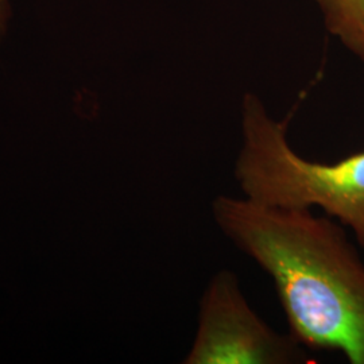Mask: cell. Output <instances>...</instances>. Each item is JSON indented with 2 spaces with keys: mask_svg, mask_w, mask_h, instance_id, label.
I'll return each mask as SVG.
<instances>
[{
  "mask_svg": "<svg viewBox=\"0 0 364 364\" xmlns=\"http://www.w3.org/2000/svg\"><path fill=\"white\" fill-rule=\"evenodd\" d=\"M212 219L273 282L289 333L308 351L364 364V262L347 228L313 209L216 196Z\"/></svg>",
  "mask_w": 364,
  "mask_h": 364,
  "instance_id": "cell-1",
  "label": "cell"
},
{
  "mask_svg": "<svg viewBox=\"0 0 364 364\" xmlns=\"http://www.w3.org/2000/svg\"><path fill=\"white\" fill-rule=\"evenodd\" d=\"M287 126L257 93L243 95L234 165L242 196L277 208L321 209L364 248V151L331 164L311 161L293 149Z\"/></svg>",
  "mask_w": 364,
  "mask_h": 364,
  "instance_id": "cell-2",
  "label": "cell"
},
{
  "mask_svg": "<svg viewBox=\"0 0 364 364\" xmlns=\"http://www.w3.org/2000/svg\"><path fill=\"white\" fill-rule=\"evenodd\" d=\"M198 305L195 338L183 363H308L305 347L289 332H277L251 308L232 270L210 277Z\"/></svg>",
  "mask_w": 364,
  "mask_h": 364,
  "instance_id": "cell-3",
  "label": "cell"
},
{
  "mask_svg": "<svg viewBox=\"0 0 364 364\" xmlns=\"http://www.w3.org/2000/svg\"><path fill=\"white\" fill-rule=\"evenodd\" d=\"M331 36L364 64V0H313Z\"/></svg>",
  "mask_w": 364,
  "mask_h": 364,
  "instance_id": "cell-4",
  "label": "cell"
},
{
  "mask_svg": "<svg viewBox=\"0 0 364 364\" xmlns=\"http://www.w3.org/2000/svg\"><path fill=\"white\" fill-rule=\"evenodd\" d=\"M13 18V9L10 0H0V41L9 33Z\"/></svg>",
  "mask_w": 364,
  "mask_h": 364,
  "instance_id": "cell-5",
  "label": "cell"
}]
</instances>
